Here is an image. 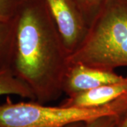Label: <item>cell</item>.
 I'll return each mask as SVG.
<instances>
[{"mask_svg": "<svg viewBox=\"0 0 127 127\" xmlns=\"http://www.w3.org/2000/svg\"><path fill=\"white\" fill-rule=\"evenodd\" d=\"M15 43L11 69L31 88L35 101L58 99L69 55L43 0H28L14 17Z\"/></svg>", "mask_w": 127, "mask_h": 127, "instance_id": "cell-1", "label": "cell"}, {"mask_svg": "<svg viewBox=\"0 0 127 127\" xmlns=\"http://www.w3.org/2000/svg\"><path fill=\"white\" fill-rule=\"evenodd\" d=\"M70 63L115 71L127 66V0H104Z\"/></svg>", "mask_w": 127, "mask_h": 127, "instance_id": "cell-2", "label": "cell"}, {"mask_svg": "<svg viewBox=\"0 0 127 127\" xmlns=\"http://www.w3.org/2000/svg\"><path fill=\"white\" fill-rule=\"evenodd\" d=\"M127 109V93L97 107L47 106L36 101L13 102L8 97L0 104V127H65L105 115L120 116Z\"/></svg>", "mask_w": 127, "mask_h": 127, "instance_id": "cell-3", "label": "cell"}, {"mask_svg": "<svg viewBox=\"0 0 127 127\" xmlns=\"http://www.w3.org/2000/svg\"><path fill=\"white\" fill-rule=\"evenodd\" d=\"M69 56L81 46L90 24L77 0H43Z\"/></svg>", "mask_w": 127, "mask_h": 127, "instance_id": "cell-4", "label": "cell"}, {"mask_svg": "<svg viewBox=\"0 0 127 127\" xmlns=\"http://www.w3.org/2000/svg\"><path fill=\"white\" fill-rule=\"evenodd\" d=\"M125 78L115 71L83 64L70 63L64 78L62 91L68 97L104 85L122 81Z\"/></svg>", "mask_w": 127, "mask_h": 127, "instance_id": "cell-5", "label": "cell"}, {"mask_svg": "<svg viewBox=\"0 0 127 127\" xmlns=\"http://www.w3.org/2000/svg\"><path fill=\"white\" fill-rule=\"evenodd\" d=\"M127 93V76L122 81L107 84L68 96L60 104L63 107H97L108 104Z\"/></svg>", "mask_w": 127, "mask_h": 127, "instance_id": "cell-6", "label": "cell"}, {"mask_svg": "<svg viewBox=\"0 0 127 127\" xmlns=\"http://www.w3.org/2000/svg\"><path fill=\"white\" fill-rule=\"evenodd\" d=\"M16 23L14 18L0 21V71L11 68L15 43Z\"/></svg>", "mask_w": 127, "mask_h": 127, "instance_id": "cell-7", "label": "cell"}, {"mask_svg": "<svg viewBox=\"0 0 127 127\" xmlns=\"http://www.w3.org/2000/svg\"><path fill=\"white\" fill-rule=\"evenodd\" d=\"M4 95H18L35 101V96L31 88L18 78L11 68L0 71V96Z\"/></svg>", "mask_w": 127, "mask_h": 127, "instance_id": "cell-8", "label": "cell"}, {"mask_svg": "<svg viewBox=\"0 0 127 127\" xmlns=\"http://www.w3.org/2000/svg\"><path fill=\"white\" fill-rule=\"evenodd\" d=\"M28 0H0V21H9Z\"/></svg>", "mask_w": 127, "mask_h": 127, "instance_id": "cell-9", "label": "cell"}, {"mask_svg": "<svg viewBox=\"0 0 127 127\" xmlns=\"http://www.w3.org/2000/svg\"><path fill=\"white\" fill-rule=\"evenodd\" d=\"M77 1L91 25V22L101 9L104 0H77Z\"/></svg>", "mask_w": 127, "mask_h": 127, "instance_id": "cell-10", "label": "cell"}, {"mask_svg": "<svg viewBox=\"0 0 127 127\" xmlns=\"http://www.w3.org/2000/svg\"><path fill=\"white\" fill-rule=\"evenodd\" d=\"M117 118L116 115L101 116L86 122V127H114Z\"/></svg>", "mask_w": 127, "mask_h": 127, "instance_id": "cell-11", "label": "cell"}, {"mask_svg": "<svg viewBox=\"0 0 127 127\" xmlns=\"http://www.w3.org/2000/svg\"><path fill=\"white\" fill-rule=\"evenodd\" d=\"M114 127H127V109L119 116Z\"/></svg>", "mask_w": 127, "mask_h": 127, "instance_id": "cell-12", "label": "cell"}, {"mask_svg": "<svg viewBox=\"0 0 127 127\" xmlns=\"http://www.w3.org/2000/svg\"><path fill=\"white\" fill-rule=\"evenodd\" d=\"M65 127H86V122H78L71 124Z\"/></svg>", "mask_w": 127, "mask_h": 127, "instance_id": "cell-13", "label": "cell"}]
</instances>
